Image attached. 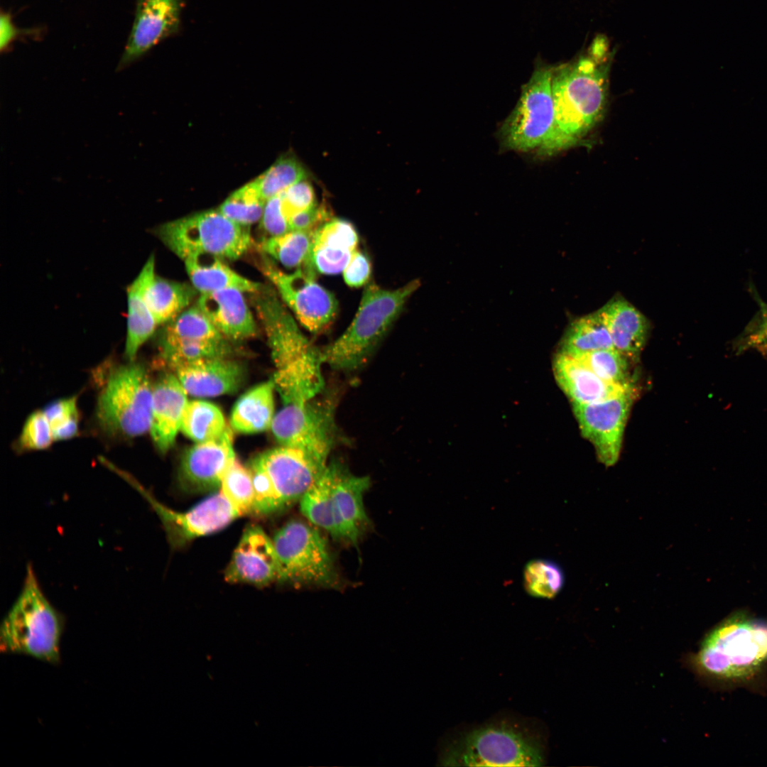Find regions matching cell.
<instances>
[{"instance_id":"obj_31","label":"cell","mask_w":767,"mask_h":767,"mask_svg":"<svg viewBox=\"0 0 767 767\" xmlns=\"http://www.w3.org/2000/svg\"><path fill=\"white\" fill-rule=\"evenodd\" d=\"M125 356L132 361L158 325L144 298L138 277L128 286Z\"/></svg>"},{"instance_id":"obj_20","label":"cell","mask_w":767,"mask_h":767,"mask_svg":"<svg viewBox=\"0 0 767 767\" xmlns=\"http://www.w3.org/2000/svg\"><path fill=\"white\" fill-rule=\"evenodd\" d=\"M187 393L177 376L166 373L153 385L152 415L150 433L161 453L173 445L180 430Z\"/></svg>"},{"instance_id":"obj_48","label":"cell","mask_w":767,"mask_h":767,"mask_svg":"<svg viewBox=\"0 0 767 767\" xmlns=\"http://www.w3.org/2000/svg\"><path fill=\"white\" fill-rule=\"evenodd\" d=\"M758 301L756 321L751 325L743 347L767 354V303L761 300Z\"/></svg>"},{"instance_id":"obj_14","label":"cell","mask_w":767,"mask_h":767,"mask_svg":"<svg viewBox=\"0 0 767 767\" xmlns=\"http://www.w3.org/2000/svg\"><path fill=\"white\" fill-rule=\"evenodd\" d=\"M635 398L634 388L615 397L589 404H572L582 435L594 446L605 466L618 461L627 418Z\"/></svg>"},{"instance_id":"obj_21","label":"cell","mask_w":767,"mask_h":767,"mask_svg":"<svg viewBox=\"0 0 767 767\" xmlns=\"http://www.w3.org/2000/svg\"><path fill=\"white\" fill-rule=\"evenodd\" d=\"M244 292L225 289L200 294L196 305L228 340L242 341L256 335L254 316Z\"/></svg>"},{"instance_id":"obj_8","label":"cell","mask_w":767,"mask_h":767,"mask_svg":"<svg viewBox=\"0 0 767 767\" xmlns=\"http://www.w3.org/2000/svg\"><path fill=\"white\" fill-rule=\"evenodd\" d=\"M156 232L163 243L183 260L195 254L235 260L252 245L248 227L234 222L219 210L164 223Z\"/></svg>"},{"instance_id":"obj_30","label":"cell","mask_w":767,"mask_h":767,"mask_svg":"<svg viewBox=\"0 0 767 767\" xmlns=\"http://www.w3.org/2000/svg\"><path fill=\"white\" fill-rule=\"evenodd\" d=\"M614 348L600 310L575 320L567 330L559 352L576 356Z\"/></svg>"},{"instance_id":"obj_34","label":"cell","mask_w":767,"mask_h":767,"mask_svg":"<svg viewBox=\"0 0 767 767\" xmlns=\"http://www.w3.org/2000/svg\"><path fill=\"white\" fill-rule=\"evenodd\" d=\"M315 232L289 231L263 239L260 247L265 254L286 268L297 269L305 265L313 266L310 255Z\"/></svg>"},{"instance_id":"obj_19","label":"cell","mask_w":767,"mask_h":767,"mask_svg":"<svg viewBox=\"0 0 767 767\" xmlns=\"http://www.w3.org/2000/svg\"><path fill=\"white\" fill-rule=\"evenodd\" d=\"M173 371L187 394L195 397L234 393L246 376L244 365L229 357L199 359L181 364Z\"/></svg>"},{"instance_id":"obj_25","label":"cell","mask_w":767,"mask_h":767,"mask_svg":"<svg viewBox=\"0 0 767 767\" xmlns=\"http://www.w3.org/2000/svg\"><path fill=\"white\" fill-rule=\"evenodd\" d=\"M137 277L143 298L158 325L168 322L185 310L198 292L192 285L157 276L153 255L148 259Z\"/></svg>"},{"instance_id":"obj_33","label":"cell","mask_w":767,"mask_h":767,"mask_svg":"<svg viewBox=\"0 0 767 767\" xmlns=\"http://www.w3.org/2000/svg\"><path fill=\"white\" fill-rule=\"evenodd\" d=\"M229 428L219 407L209 401L194 400L187 404L180 430L200 443L219 438Z\"/></svg>"},{"instance_id":"obj_44","label":"cell","mask_w":767,"mask_h":767,"mask_svg":"<svg viewBox=\"0 0 767 767\" xmlns=\"http://www.w3.org/2000/svg\"><path fill=\"white\" fill-rule=\"evenodd\" d=\"M280 195L282 212L287 221L293 214L317 204L314 189L306 179L292 185Z\"/></svg>"},{"instance_id":"obj_15","label":"cell","mask_w":767,"mask_h":767,"mask_svg":"<svg viewBox=\"0 0 767 767\" xmlns=\"http://www.w3.org/2000/svg\"><path fill=\"white\" fill-rule=\"evenodd\" d=\"M224 580L232 584L266 587L280 581V570L273 542L261 527L249 525L224 571Z\"/></svg>"},{"instance_id":"obj_5","label":"cell","mask_w":767,"mask_h":767,"mask_svg":"<svg viewBox=\"0 0 767 767\" xmlns=\"http://www.w3.org/2000/svg\"><path fill=\"white\" fill-rule=\"evenodd\" d=\"M64 626L63 615L44 594L31 564H28L22 589L1 624V651L56 664L60 660Z\"/></svg>"},{"instance_id":"obj_27","label":"cell","mask_w":767,"mask_h":767,"mask_svg":"<svg viewBox=\"0 0 767 767\" xmlns=\"http://www.w3.org/2000/svg\"><path fill=\"white\" fill-rule=\"evenodd\" d=\"M183 261L192 285L200 294L225 289L253 294L263 287L241 276L214 255L195 254Z\"/></svg>"},{"instance_id":"obj_26","label":"cell","mask_w":767,"mask_h":767,"mask_svg":"<svg viewBox=\"0 0 767 767\" xmlns=\"http://www.w3.org/2000/svg\"><path fill=\"white\" fill-rule=\"evenodd\" d=\"M599 310L614 347L630 361H636L648 337L646 317L621 297L613 298Z\"/></svg>"},{"instance_id":"obj_23","label":"cell","mask_w":767,"mask_h":767,"mask_svg":"<svg viewBox=\"0 0 767 767\" xmlns=\"http://www.w3.org/2000/svg\"><path fill=\"white\" fill-rule=\"evenodd\" d=\"M555 379L572 404H589L619 396L631 388L606 382L578 359L558 352L553 363Z\"/></svg>"},{"instance_id":"obj_40","label":"cell","mask_w":767,"mask_h":767,"mask_svg":"<svg viewBox=\"0 0 767 767\" xmlns=\"http://www.w3.org/2000/svg\"><path fill=\"white\" fill-rule=\"evenodd\" d=\"M219 489L241 516L251 514L254 491L248 467L235 459L226 470Z\"/></svg>"},{"instance_id":"obj_4","label":"cell","mask_w":767,"mask_h":767,"mask_svg":"<svg viewBox=\"0 0 767 767\" xmlns=\"http://www.w3.org/2000/svg\"><path fill=\"white\" fill-rule=\"evenodd\" d=\"M420 284L418 280H413L398 288L388 290L374 283H368L349 326L336 340L321 348L324 364L342 371L361 368Z\"/></svg>"},{"instance_id":"obj_47","label":"cell","mask_w":767,"mask_h":767,"mask_svg":"<svg viewBox=\"0 0 767 767\" xmlns=\"http://www.w3.org/2000/svg\"><path fill=\"white\" fill-rule=\"evenodd\" d=\"M342 272L347 285L352 288L364 285L368 283L371 273L369 257L357 249Z\"/></svg>"},{"instance_id":"obj_35","label":"cell","mask_w":767,"mask_h":767,"mask_svg":"<svg viewBox=\"0 0 767 767\" xmlns=\"http://www.w3.org/2000/svg\"><path fill=\"white\" fill-rule=\"evenodd\" d=\"M565 580L560 566L548 559L531 560L526 564L523 571V588L533 597H555L562 590Z\"/></svg>"},{"instance_id":"obj_43","label":"cell","mask_w":767,"mask_h":767,"mask_svg":"<svg viewBox=\"0 0 767 767\" xmlns=\"http://www.w3.org/2000/svg\"><path fill=\"white\" fill-rule=\"evenodd\" d=\"M54 441L52 428L43 410L31 413L26 420L18 443L26 450H44Z\"/></svg>"},{"instance_id":"obj_18","label":"cell","mask_w":767,"mask_h":767,"mask_svg":"<svg viewBox=\"0 0 767 767\" xmlns=\"http://www.w3.org/2000/svg\"><path fill=\"white\" fill-rule=\"evenodd\" d=\"M235 459L229 428L219 438L197 443L184 452L178 470L181 487L194 494L219 489L226 470Z\"/></svg>"},{"instance_id":"obj_29","label":"cell","mask_w":767,"mask_h":767,"mask_svg":"<svg viewBox=\"0 0 767 767\" xmlns=\"http://www.w3.org/2000/svg\"><path fill=\"white\" fill-rule=\"evenodd\" d=\"M340 461L328 462L319 477L304 493L300 509L308 521L337 538L334 513V488Z\"/></svg>"},{"instance_id":"obj_37","label":"cell","mask_w":767,"mask_h":767,"mask_svg":"<svg viewBox=\"0 0 767 767\" xmlns=\"http://www.w3.org/2000/svg\"><path fill=\"white\" fill-rule=\"evenodd\" d=\"M167 323L163 334L169 337L193 341L227 339L197 305L185 309Z\"/></svg>"},{"instance_id":"obj_32","label":"cell","mask_w":767,"mask_h":767,"mask_svg":"<svg viewBox=\"0 0 767 767\" xmlns=\"http://www.w3.org/2000/svg\"><path fill=\"white\" fill-rule=\"evenodd\" d=\"M232 349L227 339L193 341L181 339L162 334L160 341V359L172 371L177 366L196 360L229 357Z\"/></svg>"},{"instance_id":"obj_1","label":"cell","mask_w":767,"mask_h":767,"mask_svg":"<svg viewBox=\"0 0 767 767\" xmlns=\"http://www.w3.org/2000/svg\"><path fill=\"white\" fill-rule=\"evenodd\" d=\"M685 665L715 690L767 692V620L737 611L706 633Z\"/></svg>"},{"instance_id":"obj_6","label":"cell","mask_w":767,"mask_h":767,"mask_svg":"<svg viewBox=\"0 0 767 767\" xmlns=\"http://www.w3.org/2000/svg\"><path fill=\"white\" fill-rule=\"evenodd\" d=\"M153 385L143 366L134 363L112 370L101 390L96 416L107 434L133 438L149 431Z\"/></svg>"},{"instance_id":"obj_46","label":"cell","mask_w":767,"mask_h":767,"mask_svg":"<svg viewBox=\"0 0 767 767\" xmlns=\"http://www.w3.org/2000/svg\"><path fill=\"white\" fill-rule=\"evenodd\" d=\"M330 219V212L323 205L317 204L291 216L288 219V224L290 231H311L317 230Z\"/></svg>"},{"instance_id":"obj_11","label":"cell","mask_w":767,"mask_h":767,"mask_svg":"<svg viewBox=\"0 0 767 767\" xmlns=\"http://www.w3.org/2000/svg\"><path fill=\"white\" fill-rule=\"evenodd\" d=\"M552 75L553 67L540 65L522 87L516 106L501 128L506 148L530 151L547 139L554 121Z\"/></svg>"},{"instance_id":"obj_49","label":"cell","mask_w":767,"mask_h":767,"mask_svg":"<svg viewBox=\"0 0 767 767\" xmlns=\"http://www.w3.org/2000/svg\"><path fill=\"white\" fill-rule=\"evenodd\" d=\"M20 30L16 28L8 13L1 12L0 16V50L3 52L16 38Z\"/></svg>"},{"instance_id":"obj_12","label":"cell","mask_w":767,"mask_h":767,"mask_svg":"<svg viewBox=\"0 0 767 767\" xmlns=\"http://www.w3.org/2000/svg\"><path fill=\"white\" fill-rule=\"evenodd\" d=\"M259 267L305 328L314 334L330 328L338 313V302L316 281L315 268L304 266L285 273L268 258L261 260Z\"/></svg>"},{"instance_id":"obj_45","label":"cell","mask_w":767,"mask_h":767,"mask_svg":"<svg viewBox=\"0 0 767 767\" xmlns=\"http://www.w3.org/2000/svg\"><path fill=\"white\" fill-rule=\"evenodd\" d=\"M262 229L270 236L289 232L288 221L281 209V195L267 200L261 219Z\"/></svg>"},{"instance_id":"obj_10","label":"cell","mask_w":767,"mask_h":767,"mask_svg":"<svg viewBox=\"0 0 767 767\" xmlns=\"http://www.w3.org/2000/svg\"><path fill=\"white\" fill-rule=\"evenodd\" d=\"M317 396L303 403L283 405L275 415L271 429L280 445L328 462L337 436L335 402Z\"/></svg>"},{"instance_id":"obj_16","label":"cell","mask_w":767,"mask_h":767,"mask_svg":"<svg viewBox=\"0 0 767 767\" xmlns=\"http://www.w3.org/2000/svg\"><path fill=\"white\" fill-rule=\"evenodd\" d=\"M182 7V0H137L134 23L117 70L130 65L161 41L177 33L180 27Z\"/></svg>"},{"instance_id":"obj_28","label":"cell","mask_w":767,"mask_h":767,"mask_svg":"<svg viewBox=\"0 0 767 767\" xmlns=\"http://www.w3.org/2000/svg\"><path fill=\"white\" fill-rule=\"evenodd\" d=\"M273 380L261 383L244 393L235 403L230 418L231 427L244 434L271 428L274 415Z\"/></svg>"},{"instance_id":"obj_13","label":"cell","mask_w":767,"mask_h":767,"mask_svg":"<svg viewBox=\"0 0 767 767\" xmlns=\"http://www.w3.org/2000/svg\"><path fill=\"white\" fill-rule=\"evenodd\" d=\"M109 465L151 505L173 547H182L197 538L218 532L241 516L220 490L186 511H174L158 501L131 474Z\"/></svg>"},{"instance_id":"obj_17","label":"cell","mask_w":767,"mask_h":767,"mask_svg":"<svg viewBox=\"0 0 767 767\" xmlns=\"http://www.w3.org/2000/svg\"><path fill=\"white\" fill-rule=\"evenodd\" d=\"M258 456L272 481L282 511L300 499L328 463L281 445Z\"/></svg>"},{"instance_id":"obj_41","label":"cell","mask_w":767,"mask_h":767,"mask_svg":"<svg viewBox=\"0 0 767 767\" xmlns=\"http://www.w3.org/2000/svg\"><path fill=\"white\" fill-rule=\"evenodd\" d=\"M49 421L55 440L75 437L79 430V411L75 396L56 400L43 410Z\"/></svg>"},{"instance_id":"obj_22","label":"cell","mask_w":767,"mask_h":767,"mask_svg":"<svg viewBox=\"0 0 767 767\" xmlns=\"http://www.w3.org/2000/svg\"><path fill=\"white\" fill-rule=\"evenodd\" d=\"M370 484L369 477L354 474L340 462L334 488L336 538L357 544L368 522L364 495Z\"/></svg>"},{"instance_id":"obj_2","label":"cell","mask_w":767,"mask_h":767,"mask_svg":"<svg viewBox=\"0 0 767 767\" xmlns=\"http://www.w3.org/2000/svg\"><path fill=\"white\" fill-rule=\"evenodd\" d=\"M604 40L598 39L588 55L553 67L554 121L538 149L552 156L580 142L602 119L606 103L609 61Z\"/></svg>"},{"instance_id":"obj_24","label":"cell","mask_w":767,"mask_h":767,"mask_svg":"<svg viewBox=\"0 0 767 767\" xmlns=\"http://www.w3.org/2000/svg\"><path fill=\"white\" fill-rule=\"evenodd\" d=\"M359 236L350 222L332 218L315 232L310 261L318 273L334 275L342 272L357 250Z\"/></svg>"},{"instance_id":"obj_39","label":"cell","mask_w":767,"mask_h":767,"mask_svg":"<svg viewBox=\"0 0 767 767\" xmlns=\"http://www.w3.org/2000/svg\"><path fill=\"white\" fill-rule=\"evenodd\" d=\"M266 202L251 181L233 192L218 210L234 222L249 227L261 220Z\"/></svg>"},{"instance_id":"obj_38","label":"cell","mask_w":767,"mask_h":767,"mask_svg":"<svg viewBox=\"0 0 767 767\" xmlns=\"http://www.w3.org/2000/svg\"><path fill=\"white\" fill-rule=\"evenodd\" d=\"M572 357L580 360L606 382L626 387L633 386L629 372L631 361L615 348Z\"/></svg>"},{"instance_id":"obj_36","label":"cell","mask_w":767,"mask_h":767,"mask_svg":"<svg viewBox=\"0 0 767 767\" xmlns=\"http://www.w3.org/2000/svg\"><path fill=\"white\" fill-rule=\"evenodd\" d=\"M306 178L305 169L301 163L293 156H284L252 183L261 197L267 202Z\"/></svg>"},{"instance_id":"obj_3","label":"cell","mask_w":767,"mask_h":767,"mask_svg":"<svg viewBox=\"0 0 767 767\" xmlns=\"http://www.w3.org/2000/svg\"><path fill=\"white\" fill-rule=\"evenodd\" d=\"M253 294L276 367L273 380L283 404L303 403L317 396L325 386L321 348L302 332L274 290L262 287Z\"/></svg>"},{"instance_id":"obj_9","label":"cell","mask_w":767,"mask_h":767,"mask_svg":"<svg viewBox=\"0 0 767 767\" xmlns=\"http://www.w3.org/2000/svg\"><path fill=\"white\" fill-rule=\"evenodd\" d=\"M315 527L293 520L275 533L272 540L279 565V582L327 587L337 584L327 542Z\"/></svg>"},{"instance_id":"obj_42","label":"cell","mask_w":767,"mask_h":767,"mask_svg":"<svg viewBox=\"0 0 767 767\" xmlns=\"http://www.w3.org/2000/svg\"><path fill=\"white\" fill-rule=\"evenodd\" d=\"M248 468L251 474L254 491L251 514L268 516L281 511L272 481L259 456L250 462Z\"/></svg>"},{"instance_id":"obj_7","label":"cell","mask_w":767,"mask_h":767,"mask_svg":"<svg viewBox=\"0 0 767 767\" xmlns=\"http://www.w3.org/2000/svg\"><path fill=\"white\" fill-rule=\"evenodd\" d=\"M541 744L508 724H491L462 734L445 749V766H540Z\"/></svg>"}]
</instances>
